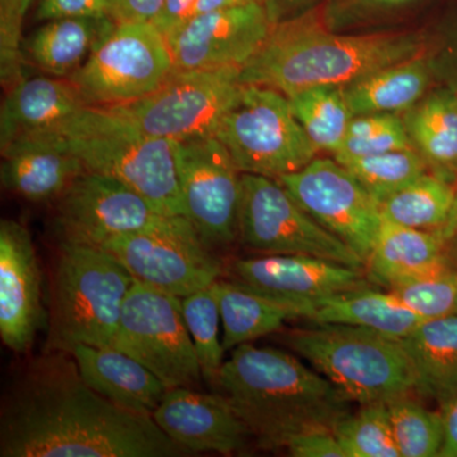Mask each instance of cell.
<instances>
[{
  "label": "cell",
  "mask_w": 457,
  "mask_h": 457,
  "mask_svg": "<svg viewBox=\"0 0 457 457\" xmlns=\"http://www.w3.org/2000/svg\"><path fill=\"white\" fill-rule=\"evenodd\" d=\"M154 418L114 404L68 352H45L12 383L0 413L2 457H180Z\"/></svg>",
  "instance_id": "cell-1"
},
{
  "label": "cell",
  "mask_w": 457,
  "mask_h": 457,
  "mask_svg": "<svg viewBox=\"0 0 457 457\" xmlns=\"http://www.w3.org/2000/svg\"><path fill=\"white\" fill-rule=\"evenodd\" d=\"M216 383L252 436L267 449L297 433L329 429L348 411V399L315 369L287 352L252 343L231 350Z\"/></svg>",
  "instance_id": "cell-2"
},
{
  "label": "cell",
  "mask_w": 457,
  "mask_h": 457,
  "mask_svg": "<svg viewBox=\"0 0 457 457\" xmlns=\"http://www.w3.org/2000/svg\"><path fill=\"white\" fill-rule=\"evenodd\" d=\"M422 50L414 35H336L308 13L278 22L243 66L240 80L291 97L312 87L347 86L378 69L422 56Z\"/></svg>",
  "instance_id": "cell-3"
},
{
  "label": "cell",
  "mask_w": 457,
  "mask_h": 457,
  "mask_svg": "<svg viewBox=\"0 0 457 457\" xmlns=\"http://www.w3.org/2000/svg\"><path fill=\"white\" fill-rule=\"evenodd\" d=\"M35 137L68 150L86 171L134 189L161 212L185 216L179 141L144 134L102 107H86L54 130Z\"/></svg>",
  "instance_id": "cell-4"
},
{
  "label": "cell",
  "mask_w": 457,
  "mask_h": 457,
  "mask_svg": "<svg viewBox=\"0 0 457 457\" xmlns=\"http://www.w3.org/2000/svg\"><path fill=\"white\" fill-rule=\"evenodd\" d=\"M135 279L98 246L60 242L50 291L45 352L77 345L113 347L126 296Z\"/></svg>",
  "instance_id": "cell-5"
},
{
  "label": "cell",
  "mask_w": 457,
  "mask_h": 457,
  "mask_svg": "<svg viewBox=\"0 0 457 457\" xmlns=\"http://www.w3.org/2000/svg\"><path fill=\"white\" fill-rule=\"evenodd\" d=\"M284 342L348 402L387 404L418 394L416 369L402 339L359 327L317 324L287 333Z\"/></svg>",
  "instance_id": "cell-6"
},
{
  "label": "cell",
  "mask_w": 457,
  "mask_h": 457,
  "mask_svg": "<svg viewBox=\"0 0 457 457\" xmlns=\"http://www.w3.org/2000/svg\"><path fill=\"white\" fill-rule=\"evenodd\" d=\"M215 137L242 173L273 179L302 170L319 154L295 117L287 96L254 84L243 86Z\"/></svg>",
  "instance_id": "cell-7"
},
{
  "label": "cell",
  "mask_w": 457,
  "mask_h": 457,
  "mask_svg": "<svg viewBox=\"0 0 457 457\" xmlns=\"http://www.w3.org/2000/svg\"><path fill=\"white\" fill-rule=\"evenodd\" d=\"M236 66L173 71L154 92L121 106L106 108L150 137L176 141L215 137L236 106L245 84Z\"/></svg>",
  "instance_id": "cell-8"
},
{
  "label": "cell",
  "mask_w": 457,
  "mask_h": 457,
  "mask_svg": "<svg viewBox=\"0 0 457 457\" xmlns=\"http://www.w3.org/2000/svg\"><path fill=\"white\" fill-rule=\"evenodd\" d=\"M173 71L170 44L153 23H114L68 79L87 106L113 107L145 97Z\"/></svg>",
  "instance_id": "cell-9"
},
{
  "label": "cell",
  "mask_w": 457,
  "mask_h": 457,
  "mask_svg": "<svg viewBox=\"0 0 457 457\" xmlns=\"http://www.w3.org/2000/svg\"><path fill=\"white\" fill-rule=\"evenodd\" d=\"M237 237L263 254H302L365 270L356 252L321 227L278 179L243 173Z\"/></svg>",
  "instance_id": "cell-10"
},
{
  "label": "cell",
  "mask_w": 457,
  "mask_h": 457,
  "mask_svg": "<svg viewBox=\"0 0 457 457\" xmlns=\"http://www.w3.org/2000/svg\"><path fill=\"white\" fill-rule=\"evenodd\" d=\"M56 224L60 242L92 246L128 234L195 230L185 216L168 215L119 180L92 171L57 198Z\"/></svg>",
  "instance_id": "cell-11"
},
{
  "label": "cell",
  "mask_w": 457,
  "mask_h": 457,
  "mask_svg": "<svg viewBox=\"0 0 457 457\" xmlns=\"http://www.w3.org/2000/svg\"><path fill=\"white\" fill-rule=\"evenodd\" d=\"M114 348L139 361L168 389H197L203 370L183 318L182 299L134 281L123 303Z\"/></svg>",
  "instance_id": "cell-12"
},
{
  "label": "cell",
  "mask_w": 457,
  "mask_h": 457,
  "mask_svg": "<svg viewBox=\"0 0 457 457\" xmlns=\"http://www.w3.org/2000/svg\"><path fill=\"white\" fill-rule=\"evenodd\" d=\"M312 219L369 260L383 215L380 204L336 159L317 158L278 179Z\"/></svg>",
  "instance_id": "cell-13"
},
{
  "label": "cell",
  "mask_w": 457,
  "mask_h": 457,
  "mask_svg": "<svg viewBox=\"0 0 457 457\" xmlns=\"http://www.w3.org/2000/svg\"><path fill=\"white\" fill-rule=\"evenodd\" d=\"M242 176L215 137L179 141V182L185 218L209 249L237 237Z\"/></svg>",
  "instance_id": "cell-14"
},
{
  "label": "cell",
  "mask_w": 457,
  "mask_h": 457,
  "mask_svg": "<svg viewBox=\"0 0 457 457\" xmlns=\"http://www.w3.org/2000/svg\"><path fill=\"white\" fill-rule=\"evenodd\" d=\"M278 23L276 2L198 13L167 38L174 71L227 66L242 69L262 49Z\"/></svg>",
  "instance_id": "cell-15"
},
{
  "label": "cell",
  "mask_w": 457,
  "mask_h": 457,
  "mask_svg": "<svg viewBox=\"0 0 457 457\" xmlns=\"http://www.w3.org/2000/svg\"><path fill=\"white\" fill-rule=\"evenodd\" d=\"M98 248L112 254L135 281L180 299L209 287L222 272L220 261L195 230L128 234Z\"/></svg>",
  "instance_id": "cell-16"
},
{
  "label": "cell",
  "mask_w": 457,
  "mask_h": 457,
  "mask_svg": "<svg viewBox=\"0 0 457 457\" xmlns=\"http://www.w3.org/2000/svg\"><path fill=\"white\" fill-rule=\"evenodd\" d=\"M41 270L31 234L21 222L0 221V337L26 353L42 327Z\"/></svg>",
  "instance_id": "cell-17"
},
{
  "label": "cell",
  "mask_w": 457,
  "mask_h": 457,
  "mask_svg": "<svg viewBox=\"0 0 457 457\" xmlns=\"http://www.w3.org/2000/svg\"><path fill=\"white\" fill-rule=\"evenodd\" d=\"M233 272L237 281L262 294L303 306L308 317L318 300L369 286L363 270L302 254H267L239 260L234 263Z\"/></svg>",
  "instance_id": "cell-18"
},
{
  "label": "cell",
  "mask_w": 457,
  "mask_h": 457,
  "mask_svg": "<svg viewBox=\"0 0 457 457\" xmlns=\"http://www.w3.org/2000/svg\"><path fill=\"white\" fill-rule=\"evenodd\" d=\"M153 418L170 440L192 453L230 455L245 449L252 436L224 394L192 387L168 390Z\"/></svg>",
  "instance_id": "cell-19"
},
{
  "label": "cell",
  "mask_w": 457,
  "mask_h": 457,
  "mask_svg": "<svg viewBox=\"0 0 457 457\" xmlns=\"http://www.w3.org/2000/svg\"><path fill=\"white\" fill-rule=\"evenodd\" d=\"M88 107L68 78L23 77L7 90L0 110V149L54 130Z\"/></svg>",
  "instance_id": "cell-20"
},
{
  "label": "cell",
  "mask_w": 457,
  "mask_h": 457,
  "mask_svg": "<svg viewBox=\"0 0 457 457\" xmlns=\"http://www.w3.org/2000/svg\"><path fill=\"white\" fill-rule=\"evenodd\" d=\"M2 186L31 203L57 200L83 174V164L68 150L42 137L2 147Z\"/></svg>",
  "instance_id": "cell-21"
},
{
  "label": "cell",
  "mask_w": 457,
  "mask_h": 457,
  "mask_svg": "<svg viewBox=\"0 0 457 457\" xmlns=\"http://www.w3.org/2000/svg\"><path fill=\"white\" fill-rule=\"evenodd\" d=\"M71 354L93 390L135 413L153 417L170 390L143 363L117 348L79 345Z\"/></svg>",
  "instance_id": "cell-22"
},
{
  "label": "cell",
  "mask_w": 457,
  "mask_h": 457,
  "mask_svg": "<svg viewBox=\"0 0 457 457\" xmlns=\"http://www.w3.org/2000/svg\"><path fill=\"white\" fill-rule=\"evenodd\" d=\"M446 262L440 228L420 230L383 218L365 272L372 284L389 290Z\"/></svg>",
  "instance_id": "cell-23"
},
{
  "label": "cell",
  "mask_w": 457,
  "mask_h": 457,
  "mask_svg": "<svg viewBox=\"0 0 457 457\" xmlns=\"http://www.w3.org/2000/svg\"><path fill=\"white\" fill-rule=\"evenodd\" d=\"M308 319L314 324L363 328L396 339L405 338L425 321L392 291L374 290L370 286L318 300Z\"/></svg>",
  "instance_id": "cell-24"
},
{
  "label": "cell",
  "mask_w": 457,
  "mask_h": 457,
  "mask_svg": "<svg viewBox=\"0 0 457 457\" xmlns=\"http://www.w3.org/2000/svg\"><path fill=\"white\" fill-rule=\"evenodd\" d=\"M212 288L220 308L225 351L278 332L287 320L308 317L303 306L281 302L239 281L219 278Z\"/></svg>",
  "instance_id": "cell-25"
},
{
  "label": "cell",
  "mask_w": 457,
  "mask_h": 457,
  "mask_svg": "<svg viewBox=\"0 0 457 457\" xmlns=\"http://www.w3.org/2000/svg\"><path fill=\"white\" fill-rule=\"evenodd\" d=\"M113 25L111 18L46 21L23 41V57L42 73L57 78L71 77Z\"/></svg>",
  "instance_id": "cell-26"
},
{
  "label": "cell",
  "mask_w": 457,
  "mask_h": 457,
  "mask_svg": "<svg viewBox=\"0 0 457 457\" xmlns=\"http://www.w3.org/2000/svg\"><path fill=\"white\" fill-rule=\"evenodd\" d=\"M418 378V394L442 408L457 392V315L429 319L402 339Z\"/></svg>",
  "instance_id": "cell-27"
},
{
  "label": "cell",
  "mask_w": 457,
  "mask_h": 457,
  "mask_svg": "<svg viewBox=\"0 0 457 457\" xmlns=\"http://www.w3.org/2000/svg\"><path fill=\"white\" fill-rule=\"evenodd\" d=\"M429 69L423 56L378 69L343 87L354 116L411 110L425 95Z\"/></svg>",
  "instance_id": "cell-28"
},
{
  "label": "cell",
  "mask_w": 457,
  "mask_h": 457,
  "mask_svg": "<svg viewBox=\"0 0 457 457\" xmlns=\"http://www.w3.org/2000/svg\"><path fill=\"white\" fill-rule=\"evenodd\" d=\"M411 143L436 176H457V98L438 93L409 110L403 120Z\"/></svg>",
  "instance_id": "cell-29"
},
{
  "label": "cell",
  "mask_w": 457,
  "mask_h": 457,
  "mask_svg": "<svg viewBox=\"0 0 457 457\" xmlns=\"http://www.w3.org/2000/svg\"><path fill=\"white\" fill-rule=\"evenodd\" d=\"M291 110L319 153L335 155L347 135L354 114L343 87L320 86L300 90L288 97Z\"/></svg>",
  "instance_id": "cell-30"
},
{
  "label": "cell",
  "mask_w": 457,
  "mask_h": 457,
  "mask_svg": "<svg viewBox=\"0 0 457 457\" xmlns=\"http://www.w3.org/2000/svg\"><path fill=\"white\" fill-rule=\"evenodd\" d=\"M456 188L436 174H423L380 204L384 219L420 230H438L449 218Z\"/></svg>",
  "instance_id": "cell-31"
},
{
  "label": "cell",
  "mask_w": 457,
  "mask_h": 457,
  "mask_svg": "<svg viewBox=\"0 0 457 457\" xmlns=\"http://www.w3.org/2000/svg\"><path fill=\"white\" fill-rule=\"evenodd\" d=\"M338 163L347 168L378 204L426 174L428 170V165L416 147L361 156Z\"/></svg>",
  "instance_id": "cell-32"
},
{
  "label": "cell",
  "mask_w": 457,
  "mask_h": 457,
  "mask_svg": "<svg viewBox=\"0 0 457 457\" xmlns=\"http://www.w3.org/2000/svg\"><path fill=\"white\" fill-rule=\"evenodd\" d=\"M332 432L347 457H400L386 403L363 404L342 417Z\"/></svg>",
  "instance_id": "cell-33"
},
{
  "label": "cell",
  "mask_w": 457,
  "mask_h": 457,
  "mask_svg": "<svg viewBox=\"0 0 457 457\" xmlns=\"http://www.w3.org/2000/svg\"><path fill=\"white\" fill-rule=\"evenodd\" d=\"M400 457H440L445 428L441 411H432L402 396L387 403Z\"/></svg>",
  "instance_id": "cell-34"
},
{
  "label": "cell",
  "mask_w": 457,
  "mask_h": 457,
  "mask_svg": "<svg viewBox=\"0 0 457 457\" xmlns=\"http://www.w3.org/2000/svg\"><path fill=\"white\" fill-rule=\"evenodd\" d=\"M182 311L204 378L216 381L225 362V350L220 339V308L212 285L183 297Z\"/></svg>",
  "instance_id": "cell-35"
},
{
  "label": "cell",
  "mask_w": 457,
  "mask_h": 457,
  "mask_svg": "<svg viewBox=\"0 0 457 457\" xmlns=\"http://www.w3.org/2000/svg\"><path fill=\"white\" fill-rule=\"evenodd\" d=\"M389 291L425 320L457 315V269L447 262Z\"/></svg>",
  "instance_id": "cell-36"
},
{
  "label": "cell",
  "mask_w": 457,
  "mask_h": 457,
  "mask_svg": "<svg viewBox=\"0 0 457 457\" xmlns=\"http://www.w3.org/2000/svg\"><path fill=\"white\" fill-rule=\"evenodd\" d=\"M414 147L404 121L395 113L354 116L338 152L337 162Z\"/></svg>",
  "instance_id": "cell-37"
},
{
  "label": "cell",
  "mask_w": 457,
  "mask_h": 457,
  "mask_svg": "<svg viewBox=\"0 0 457 457\" xmlns=\"http://www.w3.org/2000/svg\"><path fill=\"white\" fill-rule=\"evenodd\" d=\"M33 0H0V77L9 89L25 77L22 27Z\"/></svg>",
  "instance_id": "cell-38"
},
{
  "label": "cell",
  "mask_w": 457,
  "mask_h": 457,
  "mask_svg": "<svg viewBox=\"0 0 457 457\" xmlns=\"http://www.w3.org/2000/svg\"><path fill=\"white\" fill-rule=\"evenodd\" d=\"M281 447L295 457H347L335 433L329 429L297 433L285 440Z\"/></svg>",
  "instance_id": "cell-39"
},
{
  "label": "cell",
  "mask_w": 457,
  "mask_h": 457,
  "mask_svg": "<svg viewBox=\"0 0 457 457\" xmlns=\"http://www.w3.org/2000/svg\"><path fill=\"white\" fill-rule=\"evenodd\" d=\"M59 18H110L106 0H40L38 21Z\"/></svg>",
  "instance_id": "cell-40"
},
{
  "label": "cell",
  "mask_w": 457,
  "mask_h": 457,
  "mask_svg": "<svg viewBox=\"0 0 457 457\" xmlns=\"http://www.w3.org/2000/svg\"><path fill=\"white\" fill-rule=\"evenodd\" d=\"M108 17L116 25L153 23L161 13L163 0H106Z\"/></svg>",
  "instance_id": "cell-41"
},
{
  "label": "cell",
  "mask_w": 457,
  "mask_h": 457,
  "mask_svg": "<svg viewBox=\"0 0 457 457\" xmlns=\"http://www.w3.org/2000/svg\"><path fill=\"white\" fill-rule=\"evenodd\" d=\"M198 2L200 0H163V7L153 25L165 37H170L196 16Z\"/></svg>",
  "instance_id": "cell-42"
},
{
  "label": "cell",
  "mask_w": 457,
  "mask_h": 457,
  "mask_svg": "<svg viewBox=\"0 0 457 457\" xmlns=\"http://www.w3.org/2000/svg\"><path fill=\"white\" fill-rule=\"evenodd\" d=\"M444 418L445 440L440 457H457V392L440 408Z\"/></svg>",
  "instance_id": "cell-43"
},
{
  "label": "cell",
  "mask_w": 457,
  "mask_h": 457,
  "mask_svg": "<svg viewBox=\"0 0 457 457\" xmlns=\"http://www.w3.org/2000/svg\"><path fill=\"white\" fill-rule=\"evenodd\" d=\"M442 242H444L445 257L451 266L457 269V188L455 201L446 222L440 228Z\"/></svg>",
  "instance_id": "cell-44"
},
{
  "label": "cell",
  "mask_w": 457,
  "mask_h": 457,
  "mask_svg": "<svg viewBox=\"0 0 457 457\" xmlns=\"http://www.w3.org/2000/svg\"><path fill=\"white\" fill-rule=\"evenodd\" d=\"M270 2H276V0H200V2H198L196 14L204 13V12L218 11V9H227L240 7V5L254 4V3Z\"/></svg>",
  "instance_id": "cell-45"
},
{
  "label": "cell",
  "mask_w": 457,
  "mask_h": 457,
  "mask_svg": "<svg viewBox=\"0 0 457 457\" xmlns=\"http://www.w3.org/2000/svg\"><path fill=\"white\" fill-rule=\"evenodd\" d=\"M362 2L374 5H400L411 2V0H362Z\"/></svg>",
  "instance_id": "cell-46"
},
{
  "label": "cell",
  "mask_w": 457,
  "mask_h": 457,
  "mask_svg": "<svg viewBox=\"0 0 457 457\" xmlns=\"http://www.w3.org/2000/svg\"><path fill=\"white\" fill-rule=\"evenodd\" d=\"M276 2H281L282 4L287 5V7H300L303 3L308 2V0H276Z\"/></svg>",
  "instance_id": "cell-47"
}]
</instances>
